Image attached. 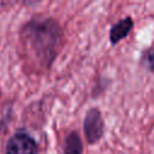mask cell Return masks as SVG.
Returning a JSON list of instances; mask_svg holds the SVG:
<instances>
[{"instance_id": "cell-1", "label": "cell", "mask_w": 154, "mask_h": 154, "mask_svg": "<svg viewBox=\"0 0 154 154\" xmlns=\"http://www.w3.org/2000/svg\"><path fill=\"white\" fill-rule=\"evenodd\" d=\"M63 42V29L48 17L32 18L20 30V43L26 60L37 69H48L58 55Z\"/></svg>"}, {"instance_id": "cell-2", "label": "cell", "mask_w": 154, "mask_h": 154, "mask_svg": "<svg viewBox=\"0 0 154 154\" xmlns=\"http://www.w3.org/2000/svg\"><path fill=\"white\" fill-rule=\"evenodd\" d=\"M83 131L89 144H95L102 138L105 132V122L99 108L94 107L87 111L83 120Z\"/></svg>"}, {"instance_id": "cell-3", "label": "cell", "mask_w": 154, "mask_h": 154, "mask_svg": "<svg viewBox=\"0 0 154 154\" xmlns=\"http://www.w3.org/2000/svg\"><path fill=\"white\" fill-rule=\"evenodd\" d=\"M5 154H37V143L30 135L17 132L7 141Z\"/></svg>"}, {"instance_id": "cell-4", "label": "cell", "mask_w": 154, "mask_h": 154, "mask_svg": "<svg viewBox=\"0 0 154 154\" xmlns=\"http://www.w3.org/2000/svg\"><path fill=\"white\" fill-rule=\"evenodd\" d=\"M134 28V20L131 17H125L112 25L109 30V42L111 45H117L123 38H125Z\"/></svg>"}, {"instance_id": "cell-5", "label": "cell", "mask_w": 154, "mask_h": 154, "mask_svg": "<svg viewBox=\"0 0 154 154\" xmlns=\"http://www.w3.org/2000/svg\"><path fill=\"white\" fill-rule=\"evenodd\" d=\"M82 152H83V144L81 136L78 135L77 131L70 132L64 141L63 154H82Z\"/></svg>"}, {"instance_id": "cell-6", "label": "cell", "mask_w": 154, "mask_h": 154, "mask_svg": "<svg viewBox=\"0 0 154 154\" xmlns=\"http://www.w3.org/2000/svg\"><path fill=\"white\" fill-rule=\"evenodd\" d=\"M142 64L150 72H154V48H148L142 54Z\"/></svg>"}]
</instances>
